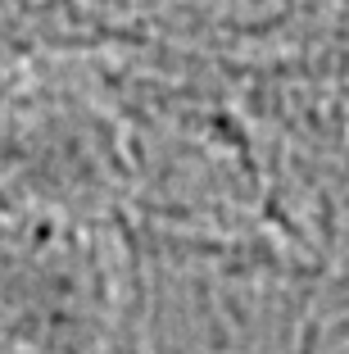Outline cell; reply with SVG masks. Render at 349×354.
<instances>
[{
    "instance_id": "1",
    "label": "cell",
    "mask_w": 349,
    "mask_h": 354,
    "mask_svg": "<svg viewBox=\"0 0 349 354\" xmlns=\"http://www.w3.org/2000/svg\"><path fill=\"white\" fill-rule=\"evenodd\" d=\"M100 263L55 218H0V354H95Z\"/></svg>"
},
{
    "instance_id": "2",
    "label": "cell",
    "mask_w": 349,
    "mask_h": 354,
    "mask_svg": "<svg viewBox=\"0 0 349 354\" xmlns=\"http://www.w3.org/2000/svg\"><path fill=\"white\" fill-rule=\"evenodd\" d=\"M295 354H349V281L327 286L313 300Z\"/></svg>"
}]
</instances>
